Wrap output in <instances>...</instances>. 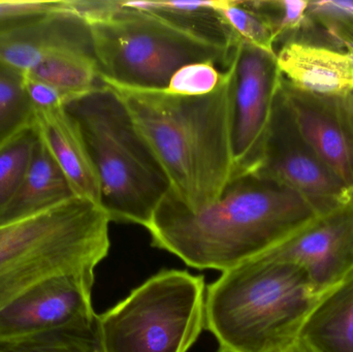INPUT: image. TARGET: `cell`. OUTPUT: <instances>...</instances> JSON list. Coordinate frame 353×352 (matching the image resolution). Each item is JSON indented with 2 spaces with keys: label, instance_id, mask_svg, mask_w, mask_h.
Returning <instances> with one entry per match:
<instances>
[{
  "label": "cell",
  "instance_id": "11",
  "mask_svg": "<svg viewBox=\"0 0 353 352\" xmlns=\"http://www.w3.org/2000/svg\"><path fill=\"white\" fill-rule=\"evenodd\" d=\"M94 276L59 275L41 281L0 310V341L97 320Z\"/></svg>",
  "mask_w": 353,
  "mask_h": 352
},
{
  "label": "cell",
  "instance_id": "18",
  "mask_svg": "<svg viewBox=\"0 0 353 352\" xmlns=\"http://www.w3.org/2000/svg\"><path fill=\"white\" fill-rule=\"evenodd\" d=\"M217 4L218 0L122 1L126 8L153 12L194 37L230 50L238 37L220 14Z\"/></svg>",
  "mask_w": 353,
  "mask_h": 352
},
{
  "label": "cell",
  "instance_id": "4",
  "mask_svg": "<svg viewBox=\"0 0 353 352\" xmlns=\"http://www.w3.org/2000/svg\"><path fill=\"white\" fill-rule=\"evenodd\" d=\"M80 128L111 221L148 227L171 184L117 93L107 85L64 105Z\"/></svg>",
  "mask_w": 353,
  "mask_h": 352
},
{
  "label": "cell",
  "instance_id": "13",
  "mask_svg": "<svg viewBox=\"0 0 353 352\" xmlns=\"http://www.w3.org/2000/svg\"><path fill=\"white\" fill-rule=\"evenodd\" d=\"M94 52L90 26L65 8L0 35V63L26 74L62 52Z\"/></svg>",
  "mask_w": 353,
  "mask_h": 352
},
{
  "label": "cell",
  "instance_id": "30",
  "mask_svg": "<svg viewBox=\"0 0 353 352\" xmlns=\"http://www.w3.org/2000/svg\"><path fill=\"white\" fill-rule=\"evenodd\" d=\"M12 70L8 68V66L3 65V64L0 63V74H6V72H12Z\"/></svg>",
  "mask_w": 353,
  "mask_h": 352
},
{
  "label": "cell",
  "instance_id": "14",
  "mask_svg": "<svg viewBox=\"0 0 353 352\" xmlns=\"http://www.w3.org/2000/svg\"><path fill=\"white\" fill-rule=\"evenodd\" d=\"M34 125L74 196L101 206V183L97 169L78 124L64 105L35 112Z\"/></svg>",
  "mask_w": 353,
  "mask_h": 352
},
{
  "label": "cell",
  "instance_id": "26",
  "mask_svg": "<svg viewBox=\"0 0 353 352\" xmlns=\"http://www.w3.org/2000/svg\"><path fill=\"white\" fill-rule=\"evenodd\" d=\"M65 8V0H0V35Z\"/></svg>",
  "mask_w": 353,
  "mask_h": 352
},
{
  "label": "cell",
  "instance_id": "6",
  "mask_svg": "<svg viewBox=\"0 0 353 352\" xmlns=\"http://www.w3.org/2000/svg\"><path fill=\"white\" fill-rule=\"evenodd\" d=\"M89 26L101 81L119 88L165 90L187 64L211 62L226 70L232 52L122 3L113 16Z\"/></svg>",
  "mask_w": 353,
  "mask_h": 352
},
{
  "label": "cell",
  "instance_id": "29",
  "mask_svg": "<svg viewBox=\"0 0 353 352\" xmlns=\"http://www.w3.org/2000/svg\"><path fill=\"white\" fill-rule=\"evenodd\" d=\"M281 352H313L311 351L302 341L298 340L294 344L290 345L288 349Z\"/></svg>",
  "mask_w": 353,
  "mask_h": 352
},
{
  "label": "cell",
  "instance_id": "16",
  "mask_svg": "<svg viewBox=\"0 0 353 352\" xmlns=\"http://www.w3.org/2000/svg\"><path fill=\"white\" fill-rule=\"evenodd\" d=\"M299 340L313 352H353V271L321 295Z\"/></svg>",
  "mask_w": 353,
  "mask_h": 352
},
{
  "label": "cell",
  "instance_id": "8",
  "mask_svg": "<svg viewBox=\"0 0 353 352\" xmlns=\"http://www.w3.org/2000/svg\"><path fill=\"white\" fill-rule=\"evenodd\" d=\"M230 72L234 178L256 171L281 86L275 53L236 39L228 64Z\"/></svg>",
  "mask_w": 353,
  "mask_h": 352
},
{
  "label": "cell",
  "instance_id": "12",
  "mask_svg": "<svg viewBox=\"0 0 353 352\" xmlns=\"http://www.w3.org/2000/svg\"><path fill=\"white\" fill-rule=\"evenodd\" d=\"M281 88L305 138L353 191V92L314 94L296 88L283 76Z\"/></svg>",
  "mask_w": 353,
  "mask_h": 352
},
{
  "label": "cell",
  "instance_id": "10",
  "mask_svg": "<svg viewBox=\"0 0 353 352\" xmlns=\"http://www.w3.org/2000/svg\"><path fill=\"white\" fill-rule=\"evenodd\" d=\"M259 258L299 267L317 293H327L353 271V191L343 204Z\"/></svg>",
  "mask_w": 353,
  "mask_h": 352
},
{
  "label": "cell",
  "instance_id": "19",
  "mask_svg": "<svg viewBox=\"0 0 353 352\" xmlns=\"http://www.w3.org/2000/svg\"><path fill=\"white\" fill-rule=\"evenodd\" d=\"M290 41L331 48L353 55V0L309 1L306 23Z\"/></svg>",
  "mask_w": 353,
  "mask_h": 352
},
{
  "label": "cell",
  "instance_id": "5",
  "mask_svg": "<svg viewBox=\"0 0 353 352\" xmlns=\"http://www.w3.org/2000/svg\"><path fill=\"white\" fill-rule=\"evenodd\" d=\"M110 222L101 206L72 198L0 225V310L46 279L94 276L109 253Z\"/></svg>",
  "mask_w": 353,
  "mask_h": 352
},
{
  "label": "cell",
  "instance_id": "7",
  "mask_svg": "<svg viewBox=\"0 0 353 352\" xmlns=\"http://www.w3.org/2000/svg\"><path fill=\"white\" fill-rule=\"evenodd\" d=\"M205 281L163 271L97 315L103 352H187L205 328Z\"/></svg>",
  "mask_w": 353,
  "mask_h": 352
},
{
  "label": "cell",
  "instance_id": "20",
  "mask_svg": "<svg viewBox=\"0 0 353 352\" xmlns=\"http://www.w3.org/2000/svg\"><path fill=\"white\" fill-rule=\"evenodd\" d=\"M0 351L103 352V349L95 320L89 324H74L23 338L0 341Z\"/></svg>",
  "mask_w": 353,
  "mask_h": 352
},
{
  "label": "cell",
  "instance_id": "3",
  "mask_svg": "<svg viewBox=\"0 0 353 352\" xmlns=\"http://www.w3.org/2000/svg\"><path fill=\"white\" fill-rule=\"evenodd\" d=\"M321 297L299 267L253 258L210 285L205 327L219 352H281L299 340Z\"/></svg>",
  "mask_w": 353,
  "mask_h": 352
},
{
  "label": "cell",
  "instance_id": "31",
  "mask_svg": "<svg viewBox=\"0 0 353 352\" xmlns=\"http://www.w3.org/2000/svg\"><path fill=\"white\" fill-rule=\"evenodd\" d=\"M0 352H1V351H0Z\"/></svg>",
  "mask_w": 353,
  "mask_h": 352
},
{
  "label": "cell",
  "instance_id": "27",
  "mask_svg": "<svg viewBox=\"0 0 353 352\" xmlns=\"http://www.w3.org/2000/svg\"><path fill=\"white\" fill-rule=\"evenodd\" d=\"M22 76L25 93L35 112L63 107L68 103V97L51 85L32 76Z\"/></svg>",
  "mask_w": 353,
  "mask_h": 352
},
{
  "label": "cell",
  "instance_id": "23",
  "mask_svg": "<svg viewBox=\"0 0 353 352\" xmlns=\"http://www.w3.org/2000/svg\"><path fill=\"white\" fill-rule=\"evenodd\" d=\"M218 10L238 39L259 49L276 54V37L265 17L250 1L218 0Z\"/></svg>",
  "mask_w": 353,
  "mask_h": 352
},
{
  "label": "cell",
  "instance_id": "15",
  "mask_svg": "<svg viewBox=\"0 0 353 352\" xmlns=\"http://www.w3.org/2000/svg\"><path fill=\"white\" fill-rule=\"evenodd\" d=\"M278 68L286 82L321 95L353 92V55L331 48L286 41L276 51Z\"/></svg>",
  "mask_w": 353,
  "mask_h": 352
},
{
  "label": "cell",
  "instance_id": "2",
  "mask_svg": "<svg viewBox=\"0 0 353 352\" xmlns=\"http://www.w3.org/2000/svg\"><path fill=\"white\" fill-rule=\"evenodd\" d=\"M109 87L128 107L174 196L190 210L218 200L234 171L230 70L213 92L201 96Z\"/></svg>",
  "mask_w": 353,
  "mask_h": 352
},
{
  "label": "cell",
  "instance_id": "17",
  "mask_svg": "<svg viewBox=\"0 0 353 352\" xmlns=\"http://www.w3.org/2000/svg\"><path fill=\"white\" fill-rule=\"evenodd\" d=\"M72 198L77 196L65 176L39 136L24 181L0 215V225L39 214Z\"/></svg>",
  "mask_w": 353,
  "mask_h": 352
},
{
  "label": "cell",
  "instance_id": "22",
  "mask_svg": "<svg viewBox=\"0 0 353 352\" xmlns=\"http://www.w3.org/2000/svg\"><path fill=\"white\" fill-rule=\"evenodd\" d=\"M34 121L35 111L25 93L22 74L14 70L0 74V148Z\"/></svg>",
  "mask_w": 353,
  "mask_h": 352
},
{
  "label": "cell",
  "instance_id": "25",
  "mask_svg": "<svg viewBox=\"0 0 353 352\" xmlns=\"http://www.w3.org/2000/svg\"><path fill=\"white\" fill-rule=\"evenodd\" d=\"M223 74L211 62L187 64L176 70L165 91L181 96L209 94L219 86Z\"/></svg>",
  "mask_w": 353,
  "mask_h": 352
},
{
  "label": "cell",
  "instance_id": "24",
  "mask_svg": "<svg viewBox=\"0 0 353 352\" xmlns=\"http://www.w3.org/2000/svg\"><path fill=\"white\" fill-rule=\"evenodd\" d=\"M250 3L271 25L276 37V45L292 39L306 23L309 1L252 0Z\"/></svg>",
  "mask_w": 353,
  "mask_h": 352
},
{
  "label": "cell",
  "instance_id": "1",
  "mask_svg": "<svg viewBox=\"0 0 353 352\" xmlns=\"http://www.w3.org/2000/svg\"><path fill=\"white\" fill-rule=\"evenodd\" d=\"M319 216L292 188L248 173L232 178L218 200L199 210L170 191L147 229L153 246L187 266L225 272L263 256Z\"/></svg>",
  "mask_w": 353,
  "mask_h": 352
},
{
  "label": "cell",
  "instance_id": "21",
  "mask_svg": "<svg viewBox=\"0 0 353 352\" xmlns=\"http://www.w3.org/2000/svg\"><path fill=\"white\" fill-rule=\"evenodd\" d=\"M37 138L35 125L29 126L0 148V215L24 181Z\"/></svg>",
  "mask_w": 353,
  "mask_h": 352
},
{
  "label": "cell",
  "instance_id": "9",
  "mask_svg": "<svg viewBox=\"0 0 353 352\" xmlns=\"http://www.w3.org/2000/svg\"><path fill=\"white\" fill-rule=\"evenodd\" d=\"M304 196L319 215L343 204L348 189L308 142L280 86L256 171Z\"/></svg>",
  "mask_w": 353,
  "mask_h": 352
},
{
  "label": "cell",
  "instance_id": "28",
  "mask_svg": "<svg viewBox=\"0 0 353 352\" xmlns=\"http://www.w3.org/2000/svg\"><path fill=\"white\" fill-rule=\"evenodd\" d=\"M121 3L120 0H65L68 10L88 25L107 20L121 8Z\"/></svg>",
  "mask_w": 353,
  "mask_h": 352
}]
</instances>
